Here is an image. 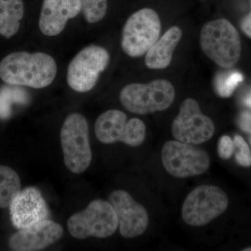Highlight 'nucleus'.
<instances>
[{
    "label": "nucleus",
    "mask_w": 251,
    "mask_h": 251,
    "mask_svg": "<svg viewBox=\"0 0 251 251\" xmlns=\"http://www.w3.org/2000/svg\"><path fill=\"white\" fill-rule=\"evenodd\" d=\"M57 71L54 59L44 52H12L0 62V78L11 85L45 88L52 83Z\"/></svg>",
    "instance_id": "f257e3e1"
},
{
    "label": "nucleus",
    "mask_w": 251,
    "mask_h": 251,
    "mask_svg": "<svg viewBox=\"0 0 251 251\" xmlns=\"http://www.w3.org/2000/svg\"><path fill=\"white\" fill-rule=\"evenodd\" d=\"M203 52L223 69H232L240 60L242 42L237 29L224 18L203 26L200 35Z\"/></svg>",
    "instance_id": "f03ea898"
},
{
    "label": "nucleus",
    "mask_w": 251,
    "mask_h": 251,
    "mask_svg": "<svg viewBox=\"0 0 251 251\" xmlns=\"http://www.w3.org/2000/svg\"><path fill=\"white\" fill-rule=\"evenodd\" d=\"M175 98L174 86L165 79H157L146 84H129L120 94L122 105L128 111L138 115L163 111L171 106Z\"/></svg>",
    "instance_id": "7ed1b4c3"
},
{
    "label": "nucleus",
    "mask_w": 251,
    "mask_h": 251,
    "mask_svg": "<svg viewBox=\"0 0 251 251\" xmlns=\"http://www.w3.org/2000/svg\"><path fill=\"white\" fill-rule=\"evenodd\" d=\"M65 166L75 174L83 173L92 161L87 120L80 113L70 114L60 131Z\"/></svg>",
    "instance_id": "20e7f679"
},
{
    "label": "nucleus",
    "mask_w": 251,
    "mask_h": 251,
    "mask_svg": "<svg viewBox=\"0 0 251 251\" xmlns=\"http://www.w3.org/2000/svg\"><path fill=\"white\" fill-rule=\"evenodd\" d=\"M118 226L113 206L110 202L99 199L91 202L85 209L74 214L67 221L69 233L77 239L109 237Z\"/></svg>",
    "instance_id": "39448f33"
},
{
    "label": "nucleus",
    "mask_w": 251,
    "mask_h": 251,
    "mask_svg": "<svg viewBox=\"0 0 251 251\" xmlns=\"http://www.w3.org/2000/svg\"><path fill=\"white\" fill-rule=\"evenodd\" d=\"M161 31V20L156 11L150 8L140 9L124 26L122 49L130 57H141L159 39Z\"/></svg>",
    "instance_id": "423d86ee"
},
{
    "label": "nucleus",
    "mask_w": 251,
    "mask_h": 251,
    "mask_svg": "<svg viewBox=\"0 0 251 251\" xmlns=\"http://www.w3.org/2000/svg\"><path fill=\"white\" fill-rule=\"evenodd\" d=\"M228 204L227 194L221 188L202 185L188 195L183 204L181 216L189 226H204L224 214Z\"/></svg>",
    "instance_id": "0eeeda50"
},
{
    "label": "nucleus",
    "mask_w": 251,
    "mask_h": 251,
    "mask_svg": "<svg viewBox=\"0 0 251 251\" xmlns=\"http://www.w3.org/2000/svg\"><path fill=\"white\" fill-rule=\"evenodd\" d=\"M162 163L170 175L182 179L204 174L209 169L211 161L205 150L176 140L163 145Z\"/></svg>",
    "instance_id": "6e6552de"
},
{
    "label": "nucleus",
    "mask_w": 251,
    "mask_h": 251,
    "mask_svg": "<svg viewBox=\"0 0 251 251\" xmlns=\"http://www.w3.org/2000/svg\"><path fill=\"white\" fill-rule=\"evenodd\" d=\"M110 54L103 47L90 46L80 50L68 67L67 80L69 87L80 93L94 88L100 74L106 69Z\"/></svg>",
    "instance_id": "1a4fd4ad"
},
{
    "label": "nucleus",
    "mask_w": 251,
    "mask_h": 251,
    "mask_svg": "<svg viewBox=\"0 0 251 251\" xmlns=\"http://www.w3.org/2000/svg\"><path fill=\"white\" fill-rule=\"evenodd\" d=\"M215 126L212 120L201 112L197 100L185 99L172 125L175 139L182 143L200 145L214 136Z\"/></svg>",
    "instance_id": "9d476101"
},
{
    "label": "nucleus",
    "mask_w": 251,
    "mask_h": 251,
    "mask_svg": "<svg viewBox=\"0 0 251 251\" xmlns=\"http://www.w3.org/2000/svg\"><path fill=\"white\" fill-rule=\"evenodd\" d=\"M118 219L122 237L130 239L141 235L146 231L149 216L146 209L123 190L113 191L109 196Z\"/></svg>",
    "instance_id": "9b49d317"
},
{
    "label": "nucleus",
    "mask_w": 251,
    "mask_h": 251,
    "mask_svg": "<svg viewBox=\"0 0 251 251\" xmlns=\"http://www.w3.org/2000/svg\"><path fill=\"white\" fill-rule=\"evenodd\" d=\"M9 207L11 221L18 229L27 228L49 216L45 200L40 191L34 187L25 188L18 193Z\"/></svg>",
    "instance_id": "f8f14e48"
},
{
    "label": "nucleus",
    "mask_w": 251,
    "mask_h": 251,
    "mask_svg": "<svg viewBox=\"0 0 251 251\" xmlns=\"http://www.w3.org/2000/svg\"><path fill=\"white\" fill-rule=\"evenodd\" d=\"M64 234L60 225L44 220L11 236L9 247L17 251H41L58 242Z\"/></svg>",
    "instance_id": "ddd939ff"
},
{
    "label": "nucleus",
    "mask_w": 251,
    "mask_h": 251,
    "mask_svg": "<svg viewBox=\"0 0 251 251\" xmlns=\"http://www.w3.org/2000/svg\"><path fill=\"white\" fill-rule=\"evenodd\" d=\"M80 11V0H44L39 21L41 32L48 36L58 35L69 20Z\"/></svg>",
    "instance_id": "4468645a"
},
{
    "label": "nucleus",
    "mask_w": 251,
    "mask_h": 251,
    "mask_svg": "<svg viewBox=\"0 0 251 251\" xmlns=\"http://www.w3.org/2000/svg\"><path fill=\"white\" fill-rule=\"evenodd\" d=\"M182 37V31L177 26L168 29L146 52L145 62L150 69H164L169 67L176 46Z\"/></svg>",
    "instance_id": "2eb2a0df"
},
{
    "label": "nucleus",
    "mask_w": 251,
    "mask_h": 251,
    "mask_svg": "<svg viewBox=\"0 0 251 251\" xmlns=\"http://www.w3.org/2000/svg\"><path fill=\"white\" fill-rule=\"evenodd\" d=\"M127 117L118 110H109L98 117L95 124L97 139L103 144L123 142L126 130Z\"/></svg>",
    "instance_id": "dca6fc26"
},
{
    "label": "nucleus",
    "mask_w": 251,
    "mask_h": 251,
    "mask_svg": "<svg viewBox=\"0 0 251 251\" xmlns=\"http://www.w3.org/2000/svg\"><path fill=\"white\" fill-rule=\"evenodd\" d=\"M23 15L22 0H0V34L6 39L16 34Z\"/></svg>",
    "instance_id": "f3484780"
},
{
    "label": "nucleus",
    "mask_w": 251,
    "mask_h": 251,
    "mask_svg": "<svg viewBox=\"0 0 251 251\" xmlns=\"http://www.w3.org/2000/svg\"><path fill=\"white\" fill-rule=\"evenodd\" d=\"M21 189L17 173L9 167L0 165V209L9 207Z\"/></svg>",
    "instance_id": "a211bd4d"
},
{
    "label": "nucleus",
    "mask_w": 251,
    "mask_h": 251,
    "mask_svg": "<svg viewBox=\"0 0 251 251\" xmlns=\"http://www.w3.org/2000/svg\"><path fill=\"white\" fill-rule=\"evenodd\" d=\"M27 100L24 90L16 87H3L0 90V117L6 119L9 116L13 103H25Z\"/></svg>",
    "instance_id": "6ab92c4d"
},
{
    "label": "nucleus",
    "mask_w": 251,
    "mask_h": 251,
    "mask_svg": "<svg viewBox=\"0 0 251 251\" xmlns=\"http://www.w3.org/2000/svg\"><path fill=\"white\" fill-rule=\"evenodd\" d=\"M81 11L87 22L96 23L101 21L108 9L107 0H80Z\"/></svg>",
    "instance_id": "aec40b11"
},
{
    "label": "nucleus",
    "mask_w": 251,
    "mask_h": 251,
    "mask_svg": "<svg viewBox=\"0 0 251 251\" xmlns=\"http://www.w3.org/2000/svg\"><path fill=\"white\" fill-rule=\"evenodd\" d=\"M145 137L146 126L141 120L132 118L127 122L123 143L130 147H138L145 141Z\"/></svg>",
    "instance_id": "412c9836"
},
{
    "label": "nucleus",
    "mask_w": 251,
    "mask_h": 251,
    "mask_svg": "<svg viewBox=\"0 0 251 251\" xmlns=\"http://www.w3.org/2000/svg\"><path fill=\"white\" fill-rule=\"evenodd\" d=\"M243 80L242 74L232 72L227 75H220L216 80V90L220 97L227 98L233 93L239 82Z\"/></svg>",
    "instance_id": "4be33fe9"
},
{
    "label": "nucleus",
    "mask_w": 251,
    "mask_h": 251,
    "mask_svg": "<svg viewBox=\"0 0 251 251\" xmlns=\"http://www.w3.org/2000/svg\"><path fill=\"white\" fill-rule=\"evenodd\" d=\"M234 149H237L235 153L236 161L243 167L251 166V151L247 142L240 135H235L234 138Z\"/></svg>",
    "instance_id": "5701e85b"
},
{
    "label": "nucleus",
    "mask_w": 251,
    "mask_h": 251,
    "mask_svg": "<svg viewBox=\"0 0 251 251\" xmlns=\"http://www.w3.org/2000/svg\"><path fill=\"white\" fill-rule=\"evenodd\" d=\"M234 142L227 135H224L219 139L218 143V153L220 158L227 160L233 154Z\"/></svg>",
    "instance_id": "b1692460"
},
{
    "label": "nucleus",
    "mask_w": 251,
    "mask_h": 251,
    "mask_svg": "<svg viewBox=\"0 0 251 251\" xmlns=\"http://www.w3.org/2000/svg\"><path fill=\"white\" fill-rule=\"evenodd\" d=\"M238 125L239 128L247 133L249 136H251V113L244 112L241 114L238 120Z\"/></svg>",
    "instance_id": "393cba45"
},
{
    "label": "nucleus",
    "mask_w": 251,
    "mask_h": 251,
    "mask_svg": "<svg viewBox=\"0 0 251 251\" xmlns=\"http://www.w3.org/2000/svg\"><path fill=\"white\" fill-rule=\"evenodd\" d=\"M241 29L243 32L251 39V9L250 13L243 18L241 23Z\"/></svg>",
    "instance_id": "a878e982"
},
{
    "label": "nucleus",
    "mask_w": 251,
    "mask_h": 251,
    "mask_svg": "<svg viewBox=\"0 0 251 251\" xmlns=\"http://www.w3.org/2000/svg\"><path fill=\"white\" fill-rule=\"evenodd\" d=\"M245 103L247 104L248 106H249L250 108H251V93L250 95L247 97V99H246Z\"/></svg>",
    "instance_id": "bb28decb"
},
{
    "label": "nucleus",
    "mask_w": 251,
    "mask_h": 251,
    "mask_svg": "<svg viewBox=\"0 0 251 251\" xmlns=\"http://www.w3.org/2000/svg\"><path fill=\"white\" fill-rule=\"evenodd\" d=\"M244 251H251V247L247 248V249H244Z\"/></svg>",
    "instance_id": "cd10ccee"
},
{
    "label": "nucleus",
    "mask_w": 251,
    "mask_h": 251,
    "mask_svg": "<svg viewBox=\"0 0 251 251\" xmlns=\"http://www.w3.org/2000/svg\"><path fill=\"white\" fill-rule=\"evenodd\" d=\"M249 143H250V145H251V136H249Z\"/></svg>",
    "instance_id": "c85d7f7f"
}]
</instances>
